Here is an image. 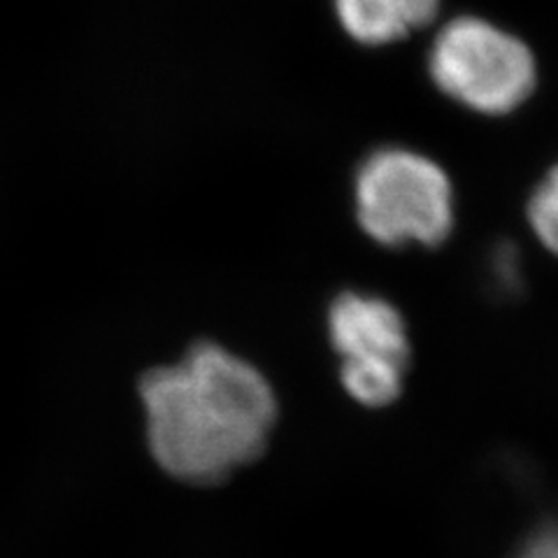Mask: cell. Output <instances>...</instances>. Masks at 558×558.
Listing matches in <instances>:
<instances>
[{
    "label": "cell",
    "mask_w": 558,
    "mask_h": 558,
    "mask_svg": "<svg viewBox=\"0 0 558 558\" xmlns=\"http://www.w3.org/2000/svg\"><path fill=\"white\" fill-rule=\"evenodd\" d=\"M149 449L168 475L221 482L256 461L277 422V398L252 363L198 342L174 365L140 381Z\"/></svg>",
    "instance_id": "1"
},
{
    "label": "cell",
    "mask_w": 558,
    "mask_h": 558,
    "mask_svg": "<svg viewBox=\"0 0 558 558\" xmlns=\"http://www.w3.org/2000/svg\"><path fill=\"white\" fill-rule=\"evenodd\" d=\"M356 219L384 247H438L453 229V189L428 156L405 147L373 151L356 172Z\"/></svg>",
    "instance_id": "2"
},
{
    "label": "cell",
    "mask_w": 558,
    "mask_h": 558,
    "mask_svg": "<svg viewBox=\"0 0 558 558\" xmlns=\"http://www.w3.org/2000/svg\"><path fill=\"white\" fill-rule=\"evenodd\" d=\"M440 92L482 114H510L535 89L537 70L531 49L475 16L447 24L428 57Z\"/></svg>",
    "instance_id": "3"
},
{
    "label": "cell",
    "mask_w": 558,
    "mask_h": 558,
    "mask_svg": "<svg viewBox=\"0 0 558 558\" xmlns=\"http://www.w3.org/2000/svg\"><path fill=\"white\" fill-rule=\"evenodd\" d=\"M328 336L340 354L347 393L365 408H387L403 393L410 338L403 314L379 295L349 291L328 312Z\"/></svg>",
    "instance_id": "4"
},
{
    "label": "cell",
    "mask_w": 558,
    "mask_h": 558,
    "mask_svg": "<svg viewBox=\"0 0 558 558\" xmlns=\"http://www.w3.org/2000/svg\"><path fill=\"white\" fill-rule=\"evenodd\" d=\"M440 0H336L344 31L363 45H389L424 28Z\"/></svg>",
    "instance_id": "5"
},
{
    "label": "cell",
    "mask_w": 558,
    "mask_h": 558,
    "mask_svg": "<svg viewBox=\"0 0 558 558\" xmlns=\"http://www.w3.org/2000/svg\"><path fill=\"white\" fill-rule=\"evenodd\" d=\"M529 221L537 240L558 256V163L533 191L529 201Z\"/></svg>",
    "instance_id": "6"
},
{
    "label": "cell",
    "mask_w": 558,
    "mask_h": 558,
    "mask_svg": "<svg viewBox=\"0 0 558 558\" xmlns=\"http://www.w3.org/2000/svg\"><path fill=\"white\" fill-rule=\"evenodd\" d=\"M514 558H558V521L537 529Z\"/></svg>",
    "instance_id": "7"
}]
</instances>
